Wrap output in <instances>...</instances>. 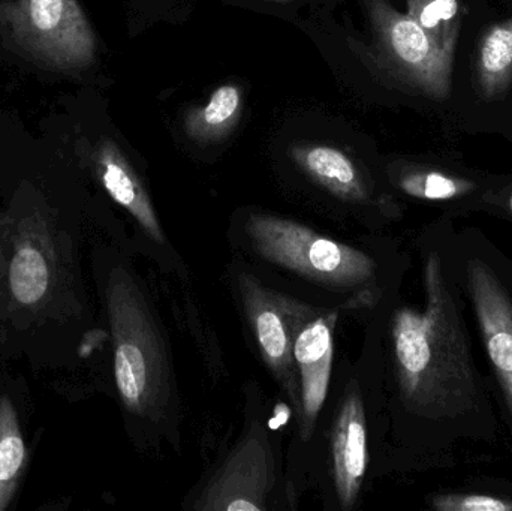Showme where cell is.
Listing matches in <instances>:
<instances>
[{
  "label": "cell",
  "mask_w": 512,
  "mask_h": 511,
  "mask_svg": "<svg viewBox=\"0 0 512 511\" xmlns=\"http://www.w3.org/2000/svg\"><path fill=\"white\" fill-rule=\"evenodd\" d=\"M239 290L259 351L288 395L298 419L300 378L294 360V345L301 330L318 317V312L265 287L248 272L240 273Z\"/></svg>",
  "instance_id": "cell-7"
},
{
  "label": "cell",
  "mask_w": 512,
  "mask_h": 511,
  "mask_svg": "<svg viewBox=\"0 0 512 511\" xmlns=\"http://www.w3.org/2000/svg\"><path fill=\"white\" fill-rule=\"evenodd\" d=\"M333 461L337 497L343 509H351L367 468L366 416L357 392L343 399L334 423Z\"/></svg>",
  "instance_id": "cell-11"
},
{
  "label": "cell",
  "mask_w": 512,
  "mask_h": 511,
  "mask_svg": "<svg viewBox=\"0 0 512 511\" xmlns=\"http://www.w3.org/2000/svg\"><path fill=\"white\" fill-rule=\"evenodd\" d=\"M267 452L258 437L249 438L228 462L221 477L210 486L201 509L264 510L267 491Z\"/></svg>",
  "instance_id": "cell-10"
},
{
  "label": "cell",
  "mask_w": 512,
  "mask_h": 511,
  "mask_svg": "<svg viewBox=\"0 0 512 511\" xmlns=\"http://www.w3.org/2000/svg\"><path fill=\"white\" fill-rule=\"evenodd\" d=\"M105 303L120 401L129 413L155 419L170 398V369L146 300L128 273L114 272L105 285Z\"/></svg>",
  "instance_id": "cell-3"
},
{
  "label": "cell",
  "mask_w": 512,
  "mask_h": 511,
  "mask_svg": "<svg viewBox=\"0 0 512 511\" xmlns=\"http://www.w3.org/2000/svg\"><path fill=\"white\" fill-rule=\"evenodd\" d=\"M512 83V17L489 27L475 57V86L484 101L501 98Z\"/></svg>",
  "instance_id": "cell-15"
},
{
  "label": "cell",
  "mask_w": 512,
  "mask_h": 511,
  "mask_svg": "<svg viewBox=\"0 0 512 511\" xmlns=\"http://www.w3.org/2000/svg\"><path fill=\"white\" fill-rule=\"evenodd\" d=\"M68 231L48 207L20 206L0 213V345H35L48 321L65 320L74 284Z\"/></svg>",
  "instance_id": "cell-2"
},
{
  "label": "cell",
  "mask_w": 512,
  "mask_h": 511,
  "mask_svg": "<svg viewBox=\"0 0 512 511\" xmlns=\"http://www.w3.org/2000/svg\"><path fill=\"white\" fill-rule=\"evenodd\" d=\"M468 285L475 314L512 416V300L483 261L468 264Z\"/></svg>",
  "instance_id": "cell-8"
},
{
  "label": "cell",
  "mask_w": 512,
  "mask_h": 511,
  "mask_svg": "<svg viewBox=\"0 0 512 511\" xmlns=\"http://www.w3.org/2000/svg\"><path fill=\"white\" fill-rule=\"evenodd\" d=\"M0 30L45 68L80 71L95 62V33L78 0H0Z\"/></svg>",
  "instance_id": "cell-5"
},
{
  "label": "cell",
  "mask_w": 512,
  "mask_h": 511,
  "mask_svg": "<svg viewBox=\"0 0 512 511\" xmlns=\"http://www.w3.org/2000/svg\"><path fill=\"white\" fill-rule=\"evenodd\" d=\"M424 285V311L403 308L394 315L400 395L403 404L418 416L457 419L477 410L480 386L468 329L438 254L427 260Z\"/></svg>",
  "instance_id": "cell-1"
},
{
  "label": "cell",
  "mask_w": 512,
  "mask_h": 511,
  "mask_svg": "<svg viewBox=\"0 0 512 511\" xmlns=\"http://www.w3.org/2000/svg\"><path fill=\"white\" fill-rule=\"evenodd\" d=\"M408 14L445 50L456 51L460 29V0H408Z\"/></svg>",
  "instance_id": "cell-17"
},
{
  "label": "cell",
  "mask_w": 512,
  "mask_h": 511,
  "mask_svg": "<svg viewBox=\"0 0 512 511\" xmlns=\"http://www.w3.org/2000/svg\"><path fill=\"white\" fill-rule=\"evenodd\" d=\"M441 511H512L511 501L487 495H442L433 500Z\"/></svg>",
  "instance_id": "cell-19"
},
{
  "label": "cell",
  "mask_w": 512,
  "mask_h": 511,
  "mask_svg": "<svg viewBox=\"0 0 512 511\" xmlns=\"http://www.w3.org/2000/svg\"><path fill=\"white\" fill-rule=\"evenodd\" d=\"M334 317L313 318L298 335L294 360L300 378V423L304 440L312 435L319 411L327 398L333 362Z\"/></svg>",
  "instance_id": "cell-9"
},
{
  "label": "cell",
  "mask_w": 512,
  "mask_h": 511,
  "mask_svg": "<svg viewBox=\"0 0 512 511\" xmlns=\"http://www.w3.org/2000/svg\"><path fill=\"white\" fill-rule=\"evenodd\" d=\"M402 188L408 194L427 200H448L466 191L465 183L441 173L411 174L402 180Z\"/></svg>",
  "instance_id": "cell-18"
},
{
  "label": "cell",
  "mask_w": 512,
  "mask_h": 511,
  "mask_svg": "<svg viewBox=\"0 0 512 511\" xmlns=\"http://www.w3.org/2000/svg\"><path fill=\"white\" fill-rule=\"evenodd\" d=\"M369 12L382 56L399 80L427 98L447 99L453 84L454 53L387 0H369Z\"/></svg>",
  "instance_id": "cell-6"
},
{
  "label": "cell",
  "mask_w": 512,
  "mask_h": 511,
  "mask_svg": "<svg viewBox=\"0 0 512 511\" xmlns=\"http://www.w3.org/2000/svg\"><path fill=\"white\" fill-rule=\"evenodd\" d=\"M92 162L93 170L108 195L132 215L150 239L164 243V231L149 194L116 143L102 140L93 152Z\"/></svg>",
  "instance_id": "cell-12"
},
{
  "label": "cell",
  "mask_w": 512,
  "mask_h": 511,
  "mask_svg": "<svg viewBox=\"0 0 512 511\" xmlns=\"http://www.w3.org/2000/svg\"><path fill=\"white\" fill-rule=\"evenodd\" d=\"M245 228L259 257L324 287L352 290L375 275V263L369 255L298 222L254 213Z\"/></svg>",
  "instance_id": "cell-4"
},
{
  "label": "cell",
  "mask_w": 512,
  "mask_h": 511,
  "mask_svg": "<svg viewBox=\"0 0 512 511\" xmlns=\"http://www.w3.org/2000/svg\"><path fill=\"white\" fill-rule=\"evenodd\" d=\"M242 108V92L234 84L219 87L204 107L189 114L186 129L197 140H219L236 125Z\"/></svg>",
  "instance_id": "cell-16"
},
{
  "label": "cell",
  "mask_w": 512,
  "mask_h": 511,
  "mask_svg": "<svg viewBox=\"0 0 512 511\" xmlns=\"http://www.w3.org/2000/svg\"><path fill=\"white\" fill-rule=\"evenodd\" d=\"M27 464L23 414L17 399L0 387V511L9 509Z\"/></svg>",
  "instance_id": "cell-14"
},
{
  "label": "cell",
  "mask_w": 512,
  "mask_h": 511,
  "mask_svg": "<svg viewBox=\"0 0 512 511\" xmlns=\"http://www.w3.org/2000/svg\"><path fill=\"white\" fill-rule=\"evenodd\" d=\"M294 161L328 191L345 200L366 198V186L354 162L342 150L330 146H298L292 149Z\"/></svg>",
  "instance_id": "cell-13"
}]
</instances>
